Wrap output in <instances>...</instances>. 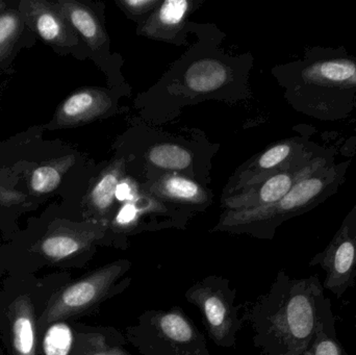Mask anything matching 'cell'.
<instances>
[{"mask_svg":"<svg viewBox=\"0 0 356 355\" xmlns=\"http://www.w3.org/2000/svg\"><path fill=\"white\" fill-rule=\"evenodd\" d=\"M324 290L318 276L293 279L280 274L268 308L271 355H305L322 327L336 324Z\"/></svg>","mask_w":356,"mask_h":355,"instance_id":"obj_1","label":"cell"},{"mask_svg":"<svg viewBox=\"0 0 356 355\" xmlns=\"http://www.w3.org/2000/svg\"><path fill=\"white\" fill-rule=\"evenodd\" d=\"M123 270L122 262L110 264L60 290L46 308L42 322L50 324L89 310L104 299Z\"/></svg>","mask_w":356,"mask_h":355,"instance_id":"obj_2","label":"cell"},{"mask_svg":"<svg viewBox=\"0 0 356 355\" xmlns=\"http://www.w3.org/2000/svg\"><path fill=\"white\" fill-rule=\"evenodd\" d=\"M309 266L325 272L323 288L341 298L356 281V229H346L321 254L312 258Z\"/></svg>","mask_w":356,"mask_h":355,"instance_id":"obj_3","label":"cell"},{"mask_svg":"<svg viewBox=\"0 0 356 355\" xmlns=\"http://www.w3.org/2000/svg\"><path fill=\"white\" fill-rule=\"evenodd\" d=\"M18 10L24 24L44 43L60 49H70L79 44V35L54 2L22 0Z\"/></svg>","mask_w":356,"mask_h":355,"instance_id":"obj_4","label":"cell"},{"mask_svg":"<svg viewBox=\"0 0 356 355\" xmlns=\"http://www.w3.org/2000/svg\"><path fill=\"white\" fill-rule=\"evenodd\" d=\"M113 100L106 90L83 88L67 97L56 110L50 127L81 126L102 118L112 110Z\"/></svg>","mask_w":356,"mask_h":355,"instance_id":"obj_5","label":"cell"},{"mask_svg":"<svg viewBox=\"0 0 356 355\" xmlns=\"http://www.w3.org/2000/svg\"><path fill=\"white\" fill-rule=\"evenodd\" d=\"M102 233L100 224L60 226L41 240L39 251L49 262H60L86 251Z\"/></svg>","mask_w":356,"mask_h":355,"instance_id":"obj_6","label":"cell"},{"mask_svg":"<svg viewBox=\"0 0 356 355\" xmlns=\"http://www.w3.org/2000/svg\"><path fill=\"white\" fill-rule=\"evenodd\" d=\"M192 2L167 0L148 17L139 35L160 41L172 42L184 28Z\"/></svg>","mask_w":356,"mask_h":355,"instance_id":"obj_7","label":"cell"},{"mask_svg":"<svg viewBox=\"0 0 356 355\" xmlns=\"http://www.w3.org/2000/svg\"><path fill=\"white\" fill-rule=\"evenodd\" d=\"M293 181L288 174H277L263 183H257L232 194L224 200L228 210H250L275 204L292 189Z\"/></svg>","mask_w":356,"mask_h":355,"instance_id":"obj_8","label":"cell"},{"mask_svg":"<svg viewBox=\"0 0 356 355\" xmlns=\"http://www.w3.org/2000/svg\"><path fill=\"white\" fill-rule=\"evenodd\" d=\"M10 318L13 354L37 355L35 308L29 296H20L13 302Z\"/></svg>","mask_w":356,"mask_h":355,"instance_id":"obj_9","label":"cell"},{"mask_svg":"<svg viewBox=\"0 0 356 355\" xmlns=\"http://www.w3.org/2000/svg\"><path fill=\"white\" fill-rule=\"evenodd\" d=\"M54 3L72 28L83 37L90 49L95 51L108 42L99 19L85 4L75 0H58Z\"/></svg>","mask_w":356,"mask_h":355,"instance_id":"obj_10","label":"cell"},{"mask_svg":"<svg viewBox=\"0 0 356 355\" xmlns=\"http://www.w3.org/2000/svg\"><path fill=\"white\" fill-rule=\"evenodd\" d=\"M124 171V160H113L96 179L87 197V206L92 216L98 220L108 217L113 204L117 185Z\"/></svg>","mask_w":356,"mask_h":355,"instance_id":"obj_11","label":"cell"},{"mask_svg":"<svg viewBox=\"0 0 356 355\" xmlns=\"http://www.w3.org/2000/svg\"><path fill=\"white\" fill-rule=\"evenodd\" d=\"M190 298L202 310L211 337L218 342L225 339L232 325L229 306L225 298L219 292L204 288L193 290Z\"/></svg>","mask_w":356,"mask_h":355,"instance_id":"obj_12","label":"cell"},{"mask_svg":"<svg viewBox=\"0 0 356 355\" xmlns=\"http://www.w3.org/2000/svg\"><path fill=\"white\" fill-rule=\"evenodd\" d=\"M150 192L156 197L184 204H202L207 194L198 183L177 174H166L150 185Z\"/></svg>","mask_w":356,"mask_h":355,"instance_id":"obj_13","label":"cell"},{"mask_svg":"<svg viewBox=\"0 0 356 355\" xmlns=\"http://www.w3.org/2000/svg\"><path fill=\"white\" fill-rule=\"evenodd\" d=\"M229 75V69L220 60H200L186 70L184 83L191 91L209 93L225 85Z\"/></svg>","mask_w":356,"mask_h":355,"instance_id":"obj_14","label":"cell"},{"mask_svg":"<svg viewBox=\"0 0 356 355\" xmlns=\"http://www.w3.org/2000/svg\"><path fill=\"white\" fill-rule=\"evenodd\" d=\"M74 163V156H67L40 165L29 176V192L35 196L52 193L54 190L58 189L65 173Z\"/></svg>","mask_w":356,"mask_h":355,"instance_id":"obj_15","label":"cell"},{"mask_svg":"<svg viewBox=\"0 0 356 355\" xmlns=\"http://www.w3.org/2000/svg\"><path fill=\"white\" fill-rule=\"evenodd\" d=\"M290 151V146L286 145V144H280V145L274 146V147L270 148L269 150L264 152L253 166L247 168L240 175L238 183L234 185V191H242V190L254 185L259 181L261 172L278 166L282 160L288 158Z\"/></svg>","mask_w":356,"mask_h":355,"instance_id":"obj_16","label":"cell"},{"mask_svg":"<svg viewBox=\"0 0 356 355\" xmlns=\"http://www.w3.org/2000/svg\"><path fill=\"white\" fill-rule=\"evenodd\" d=\"M150 164L167 170H184L192 164V154L188 149L175 144H158L150 148L147 156Z\"/></svg>","mask_w":356,"mask_h":355,"instance_id":"obj_17","label":"cell"},{"mask_svg":"<svg viewBox=\"0 0 356 355\" xmlns=\"http://www.w3.org/2000/svg\"><path fill=\"white\" fill-rule=\"evenodd\" d=\"M22 17L18 10L0 13V64L10 56L22 33Z\"/></svg>","mask_w":356,"mask_h":355,"instance_id":"obj_18","label":"cell"},{"mask_svg":"<svg viewBox=\"0 0 356 355\" xmlns=\"http://www.w3.org/2000/svg\"><path fill=\"white\" fill-rule=\"evenodd\" d=\"M158 327L167 339L177 343H186L195 337L194 329L186 318L177 313L163 315L158 321Z\"/></svg>","mask_w":356,"mask_h":355,"instance_id":"obj_19","label":"cell"},{"mask_svg":"<svg viewBox=\"0 0 356 355\" xmlns=\"http://www.w3.org/2000/svg\"><path fill=\"white\" fill-rule=\"evenodd\" d=\"M305 355H349L337 338L336 324L324 325Z\"/></svg>","mask_w":356,"mask_h":355,"instance_id":"obj_20","label":"cell"},{"mask_svg":"<svg viewBox=\"0 0 356 355\" xmlns=\"http://www.w3.org/2000/svg\"><path fill=\"white\" fill-rule=\"evenodd\" d=\"M118 6L131 17H140L154 12L162 4L160 0H117Z\"/></svg>","mask_w":356,"mask_h":355,"instance_id":"obj_21","label":"cell"},{"mask_svg":"<svg viewBox=\"0 0 356 355\" xmlns=\"http://www.w3.org/2000/svg\"><path fill=\"white\" fill-rule=\"evenodd\" d=\"M322 74L332 81H345L355 73V67L346 63L328 62L321 67Z\"/></svg>","mask_w":356,"mask_h":355,"instance_id":"obj_22","label":"cell"},{"mask_svg":"<svg viewBox=\"0 0 356 355\" xmlns=\"http://www.w3.org/2000/svg\"><path fill=\"white\" fill-rule=\"evenodd\" d=\"M142 208L134 201L127 202L116 217V224L118 227L127 229L129 225L135 224L141 214Z\"/></svg>","mask_w":356,"mask_h":355,"instance_id":"obj_23","label":"cell"},{"mask_svg":"<svg viewBox=\"0 0 356 355\" xmlns=\"http://www.w3.org/2000/svg\"><path fill=\"white\" fill-rule=\"evenodd\" d=\"M89 347L81 355H127L118 348H111L100 338H92L88 343Z\"/></svg>","mask_w":356,"mask_h":355,"instance_id":"obj_24","label":"cell"},{"mask_svg":"<svg viewBox=\"0 0 356 355\" xmlns=\"http://www.w3.org/2000/svg\"><path fill=\"white\" fill-rule=\"evenodd\" d=\"M134 195V187L129 181H121L118 183L116 189L115 198L119 201H125V200H131Z\"/></svg>","mask_w":356,"mask_h":355,"instance_id":"obj_25","label":"cell"},{"mask_svg":"<svg viewBox=\"0 0 356 355\" xmlns=\"http://www.w3.org/2000/svg\"><path fill=\"white\" fill-rule=\"evenodd\" d=\"M1 195L0 199L3 200L6 204H18L23 198V196H21L20 194L14 193V192H8V193L2 192Z\"/></svg>","mask_w":356,"mask_h":355,"instance_id":"obj_26","label":"cell"},{"mask_svg":"<svg viewBox=\"0 0 356 355\" xmlns=\"http://www.w3.org/2000/svg\"><path fill=\"white\" fill-rule=\"evenodd\" d=\"M6 2H4L3 0H0V13H2L6 10Z\"/></svg>","mask_w":356,"mask_h":355,"instance_id":"obj_27","label":"cell"},{"mask_svg":"<svg viewBox=\"0 0 356 355\" xmlns=\"http://www.w3.org/2000/svg\"><path fill=\"white\" fill-rule=\"evenodd\" d=\"M355 329H356V312H355Z\"/></svg>","mask_w":356,"mask_h":355,"instance_id":"obj_28","label":"cell"}]
</instances>
